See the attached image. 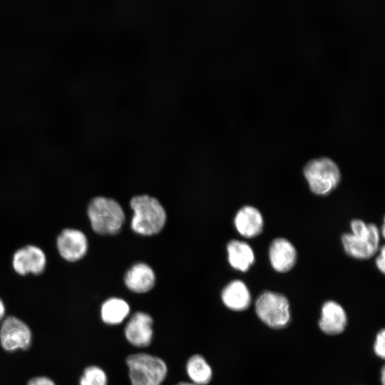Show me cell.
Here are the masks:
<instances>
[{
  "label": "cell",
  "instance_id": "15",
  "mask_svg": "<svg viewBox=\"0 0 385 385\" xmlns=\"http://www.w3.org/2000/svg\"><path fill=\"white\" fill-rule=\"evenodd\" d=\"M235 225L241 235L252 238L260 234L262 230V216L257 208L245 206L237 212L235 217Z\"/></svg>",
  "mask_w": 385,
  "mask_h": 385
},
{
  "label": "cell",
  "instance_id": "2",
  "mask_svg": "<svg viewBox=\"0 0 385 385\" xmlns=\"http://www.w3.org/2000/svg\"><path fill=\"white\" fill-rule=\"evenodd\" d=\"M87 214L93 230L102 235L118 233L125 221L119 203L106 197L93 198L88 203Z\"/></svg>",
  "mask_w": 385,
  "mask_h": 385
},
{
  "label": "cell",
  "instance_id": "16",
  "mask_svg": "<svg viewBox=\"0 0 385 385\" xmlns=\"http://www.w3.org/2000/svg\"><path fill=\"white\" fill-rule=\"evenodd\" d=\"M130 312V305L125 300L118 297H111L102 304L101 317L106 324L118 325L128 318Z\"/></svg>",
  "mask_w": 385,
  "mask_h": 385
},
{
  "label": "cell",
  "instance_id": "10",
  "mask_svg": "<svg viewBox=\"0 0 385 385\" xmlns=\"http://www.w3.org/2000/svg\"><path fill=\"white\" fill-rule=\"evenodd\" d=\"M11 263L14 271L20 275H38L46 268V255L41 247L28 245L14 253Z\"/></svg>",
  "mask_w": 385,
  "mask_h": 385
},
{
  "label": "cell",
  "instance_id": "25",
  "mask_svg": "<svg viewBox=\"0 0 385 385\" xmlns=\"http://www.w3.org/2000/svg\"><path fill=\"white\" fill-rule=\"evenodd\" d=\"M175 385H196L190 381H180L176 384Z\"/></svg>",
  "mask_w": 385,
  "mask_h": 385
},
{
  "label": "cell",
  "instance_id": "20",
  "mask_svg": "<svg viewBox=\"0 0 385 385\" xmlns=\"http://www.w3.org/2000/svg\"><path fill=\"white\" fill-rule=\"evenodd\" d=\"M374 353L382 359L385 356V330L384 329H381L374 341Z\"/></svg>",
  "mask_w": 385,
  "mask_h": 385
},
{
  "label": "cell",
  "instance_id": "12",
  "mask_svg": "<svg viewBox=\"0 0 385 385\" xmlns=\"http://www.w3.org/2000/svg\"><path fill=\"white\" fill-rule=\"evenodd\" d=\"M269 257L272 267L279 272L290 270L295 264L297 252L285 238L274 239L270 247Z\"/></svg>",
  "mask_w": 385,
  "mask_h": 385
},
{
  "label": "cell",
  "instance_id": "13",
  "mask_svg": "<svg viewBox=\"0 0 385 385\" xmlns=\"http://www.w3.org/2000/svg\"><path fill=\"white\" fill-rule=\"evenodd\" d=\"M124 282L130 291L135 293H145L155 285V273L148 265L137 263L127 271Z\"/></svg>",
  "mask_w": 385,
  "mask_h": 385
},
{
  "label": "cell",
  "instance_id": "8",
  "mask_svg": "<svg viewBox=\"0 0 385 385\" xmlns=\"http://www.w3.org/2000/svg\"><path fill=\"white\" fill-rule=\"evenodd\" d=\"M124 336L128 342L133 346H148L153 338V317L145 312H135L125 324Z\"/></svg>",
  "mask_w": 385,
  "mask_h": 385
},
{
  "label": "cell",
  "instance_id": "14",
  "mask_svg": "<svg viewBox=\"0 0 385 385\" xmlns=\"http://www.w3.org/2000/svg\"><path fill=\"white\" fill-rule=\"evenodd\" d=\"M221 299L226 307L241 312L249 307L251 295L246 284L241 280L235 279L227 284L222 289Z\"/></svg>",
  "mask_w": 385,
  "mask_h": 385
},
{
  "label": "cell",
  "instance_id": "7",
  "mask_svg": "<svg viewBox=\"0 0 385 385\" xmlns=\"http://www.w3.org/2000/svg\"><path fill=\"white\" fill-rule=\"evenodd\" d=\"M31 343V332L28 325L20 319L9 316L0 327V344L7 351L27 349Z\"/></svg>",
  "mask_w": 385,
  "mask_h": 385
},
{
  "label": "cell",
  "instance_id": "19",
  "mask_svg": "<svg viewBox=\"0 0 385 385\" xmlns=\"http://www.w3.org/2000/svg\"><path fill=\"white\" fill-rule=\"evenodd\" d=\"M79 385H108L107 374L98 366H89L84 369Z\"/></svg>",
  "mask_w": 385,
  "mask_h": 385
},
{
  "label": "cell",
  "instance_id": "24",
  "mask_svg": "<svg viewBox=\"0 0 385 385\" xmlns=\"http://www.w3.org/2000/svg\"><path fill=\"white\" fill-rule=\"evenodd\" d=\"M381 384L382 385H384L385 384V369H384V367L382 368L381 369Z\"/></svg>",
  "mask_w": 385,
  "mask_h": 385
},
{
  "label": "cell",
  "instance_id": "18",
  "mask_svg": "<svg viewBox=\"0 0 385 385\" xmlns=\"http://www.w3.org/2000/svg\"><path fill=\"white\" fill-rule=\"evenodd\" d=\"M185 370L190 382L196 385H207L212 378V369L200 354L190 356L186 362Z\"/></svg>",
  "mask_w": 385,
  "mask_h": 385
},
{
  "label": "cell",
  "instance_id": "9",
  "mask_svg": "<svg viewBox=\"0 0 385 385\" xmlns=\"http://www.w3.org/2000/svg\"><path fill=\"white\" fill-rule=\"evenodd\" d=\"M56 247L60 256L66 261L74 262L87 253L88 242L80 230L65 228L56 237Z\"/></svg>",
  "mask_w": 385,
  "mask_h": 385
},
{
  "label": "cell",
  "instance_id": "22",
  "mask_svg": "<svg viewBox=\"0 0 385 385\" xmlns=\"http://www.w3.org/2000/svg\"><path fill=\"white\" fill-rule=\"evenodd\" d=\"M384 257H385V249H384V246H382L381 248L380 254L376 260V266L382 273H384V271H385Z\"/></svg>",
  "mask_w": 385,
  "mask_h": 385
},
{
  "label": "cell",
  "instance_id": "17",
  "mask_svg": "<svg viewBox=\"0 0 385 385\" xmlns=\"http://www.w3.org/2000/svg\"><path fill=\"white\" fill-rule=\"evenodd\" d=\"M228 261L230 265L241 272H246L255 261L251 247L245 242L230 241L227 246Z\"/></svg>",
  "mask_w": 385,
  "mask_h": 385
},
{
  "label": "cell",
  "instance_id": "5",
  "mask_svg": "<svg viewBox=\"0 0 385 385\" xmlns=\"http://www.w3.org/2000/svg\"><path fill=\"white\" fill-rule=\"evenodd\" d=\"M304 175L310 190L321 195L329 194L340 180L338 166L328 158H319L309 161L304 168Z\"/></svg>",
  "mask_w": 385,
  "mask_h": 385
},
{
  "label": "cell",
  "instance_id": "1",
  "mask_svg": "<svg viewBox=\"0 0 385 385\" xmlns=\"http://www.w3.org/2000/svg\"><path fill=\"white\" fill-rule=\"evenodd\" d=\"M130 204L134 213L131 220L134 232L142 235H153L163 228L166 213L156 198L147 195H136Z\"/></svg>",
  "mask_w": 385,
  "mask_h": 385
},
{
  "label": "cell",
  "instance_id": "4",
  "mask_svg": "<svg viewBox=\"0 0 385 385\" xmlns=\"http://www.w3.org/2000/svg\"><path fill=\"white\" fill-rule=\"evenodd\" d=\"M351 233H344L342 242L345 252L349 256L364 260L372 257L378 250L379 232L376 225H366L361 220L351 222Z\"/></svg>",
  "mask_w": 385,
  "mask_h": 385
},
{
  "label": "cell",
  "instance_id": "23",
  "mask_svg": "<svg viewBox=\"0 0 385 385\" xmlns=\"http://www.w3.org/2000/svg\"><path fill=\"white\" fill-rule=\"evenodd\" d=\"M5 314V306L3 301L0 299V322L3 319Z\"/></svg>",
  "mask_w": 385,
  "mask_h": 385
},
{
  "label": "cell",
  "instance_id": "6",
  "mask_svg": "<svg viewBox=\"0 0 385 385\" xmlns=\"http://www.w3.org/2000/svg\"><path fill=\"white\" fill-rule=\"evenodd\" d=\"M255 312L262 322L273 329H282L290 321L289 301L279 293L262 292L255 302Z\"/></svg>",
  "mask_w": 385,
  "mask_h": 385
},
{
  "label": "cell",
  "instance_id": "21",
  "mask_svg": "<svg viewBox=\"0 0 385 385\" xmlns=\"http://www.w3.org/2000/svg\"><path fill=\"white\" fill-rule=\"evenodd\" d=\"M27 385H56L54 381L46 376H35L31 379Z\"/></svg>",
  "mask_w": 385,
  "mask_h": 385
},
{
  "label": "cell",
  "instance_id": "3",
  "mask_svg": "<svg viewBox=\"0 0 385 385\" xmlns=\"http://www.w3.org/2000/svg\"><path fill=\"white\" fill-rule=\"evenodd\" d=\"M131 385H161L168 374V366L160 357L145 352L127 356Z\"/></svg>",
  "mask_w": 385,
  "mask_h": 385
},
{
  "label": "cell",
  "instance_id": "11",
  "mask_svg": "<svg viewBox=\"0 0 385 385\" xmlns=\"http://www.w3.org/2000/svg\"><path fill=\"white\" fill-rule=\"evenodd\" d=\"M347 316L344 308L337 302L327 301L322 307L319 327L322 332L329 335H336L344 331Z\"/></svg>",
  "mask_w": 385,
  "mask_h": 385
}]
</instances>
